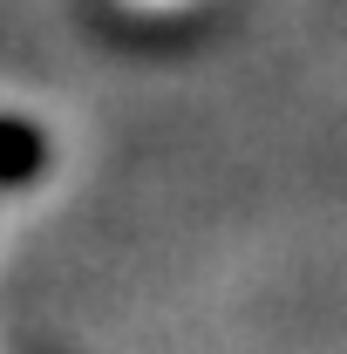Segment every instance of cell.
Listing matches in <instances>:
<instances>
[{
    "instance_id": "cell-1",
    "label": "cell",
    "mask_w": 347,
    "mask_h": 354,
    "mask_svg": "<svg viewBox=\"0 0 347 354\" xmlns=\"http://www.w3.org/2000/svg\"><path fill=\"white\" fill-rule=\"evenodd\" d=\"M48 171V136L28 116H0V191H21Z\"/></svg>"
}]
</instances>
